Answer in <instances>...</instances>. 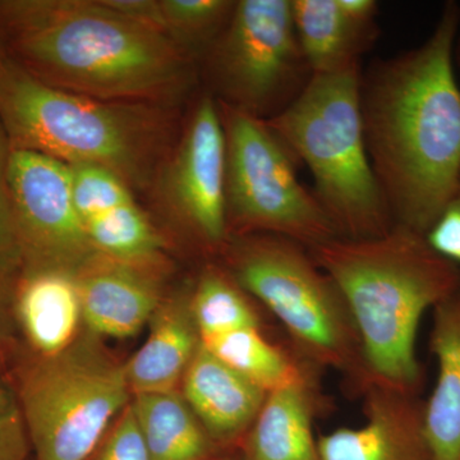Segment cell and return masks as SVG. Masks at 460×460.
<instances>
[{
  "label": "cell",
  "mask_w": 460,
  "mask_h": 460,
  "mask_svg": "<svg viewBox=\"0 0 460 460\" xmlns=\"http://www.w3.org/2000/svg\"><path fill=\"white\" fill-rule=\"evenodd\" d=\"M224 253L226 271L280 321L305 361L341 372L362 393L370 378L358 332L308 248L278 235H233Z\"/></svg>",
  "instance_id": "obj_6"
},
{
  "label": "cell",
  "mask_w": 460,
  "mask_h": 460,
  "mask_svg": "<svg viewBox=\"0 0 460 460\" xmlns=\"http://www.w3.org/2000/svg\"><path fill=\"white\" fill-rule=\"evenodd\" d=\"M166 108L66 93L9 59L0 74V122L13 150L102 166L131 189H146L163 169L172 138Z\"/></svg>",
  "instance_id": "obj_4"
},
{
  "label": "cell",
  "mask_w": 460,
  "mask_h": 460,
  "mask_svg": "<svg viewBox=\"0 0 460 460\" xmlns=\"http://www.w3.org/2000/svg\"><path fill=\"white\" fill-rule=\"evenodd\" d=\"M460 5L447 2L428 39L361 74L372 171L394 224L426 234L460 178Z\"/></svg>",
  "instance_id": "obj_1"
},
{
  "label": "cell",
  "mask_w": 460,
  "mask_h": 460,
  "mask_svg": "<svg viewBox=\"0 0 460 460\" xmlns=\"http://www.w3.org/2000/svg\"><path fill=\"white\" fill-rule=\"evenodd\" d=\"M11 141L0 122V268L17 272L21 268V251L18 246L11 190H9V165H11Z\"/></svg>",
  "instance_id": "obj_27"
},
{
  "label": "cell",
  "mask_w": 460,
  "mask_h": 460,
  "mask_svg": "<svg viewBox=\"0 0 460 460\" xmlns=\"http://www.w3.org/2000/svg\"><path fill=\"white\" fill-rule=\"evenodd\" d=\"M299 47L313 75L337 74L361 66L378 38L377 27L357 25L337 0H290Z\"/></svg>",
  "instance_id": "obj_19"
},
{
  "label": "cell",
  "mask_w": 460,
  "mask_h": 460,
  "mask_svg": "<svg viewBox=\"0 0 460 460\" xmlns=\"http://www.w3.org/2000/svg\"><path fill=\"white\" fill-rule=\"evenodd\" d=\"M104 3L133 22L168 36L162 0H104Z\"/></svg>",
  "instance_id": "obj_31"
},
{
  "label": "cell",
  "mask_w": 460,
  "mask_h": 460,
  "mask_svg": "<svg viewBox=\"0 0 460 460\" xmlns=\"http://www.w3.org/2000/svg\"><path fill=\"white\" fill-rule=\"evenodd\" d=\"M271 390L239 449L246 460H320L314 420L319 396L314 377Z\"/></svg>",
  "instance_id": "obj_17"
},
{
  "label": "cell",
  "mask_w": 460,
  "mask_h": 460,
  "mask_svg": "<svg viewBox=\"0 0 460 460\" xmlns=\"http://www.w3.org/2000/svg\"><path fill=\"white\" fill-rule=\"evenodd\" d=\"M166 33L198 65L232 16L233 0H162Z\"/></svg>",
  "instance_id": "obj_24"
},
{
  "label": "cell",
  "mask_w": 460,
  "mask_h": 460,
  "mask_svg": "<svg viewBox=\"0 0 460 460\" xmlns=\"http://www.w3.org/2000/svg\"><path fill=\"white\" fill-rule=\"evenodd\" d=\"M9 190L21 266L77 274L99 255L75 206L69 165L42 154L13 150Z\"/></svg>",
  "instance_id": "obj_10"
},
{
  "label": "cell",
  "mask_w": 460,
  "mask_h": 460,
  "mask_svg": "<svg viewBox=\"0 0 460 460\" xmlns=\"http://www.w3.org/2000/svg\"><path fill=\"white\" fill-rule=\"evenodd\" d=\"M0 372V460H26L31 445L16 389Z\"/></svg>",
  "instance_id": "obj_26"
},
{
  "label": "cell",
  "mask_w": 460,
  "mask_h": 460,
  "mask_svg": "<svg viewBox=\"0 0 460 460\" xmlns=\"http://www.w3.org/2000/svg\"><path fill=\"white\" fill-rule=\"evenodd\" d=\"M0 36L9 60L36 80L104 102L168 107L199 75L171 38L104 0H0Z\"/></svg>",
  "instance_id": "obj_2"
},
{
  "label": "cell",
  "mask_w": 460,
  "mask_h": 460,
  "mask_svg": "<svg viewBox=\"0 0 460 460\" xmlns=\"http://www.w3.org/2000/svg\"><path fill=\"white\" fill-rule=\"evenodd\" d=\"M226 166L219 104L204 91L174 145L171 162L163 169L162 192L175 217L210 250L224 251L230 237Z\"/></svg>",
  "instance_id": "obj_11"
},
{
  "label": "cell",
  "mask_w": 460,
  "mask_h": 460,
  "mask_svg": "<svg viewBox=\"0 0 460 460\" xmlns=\"http://www.w3.org/2000/svg\"><path fill=\"white\" fill-rule=\"evenodd\" d=\"M162 262L99 255L77 272L83 321L95 337H135L162 304Z\"/></svg>",
  "instance_id": "obj_13"
},
{
  "label": "cell",
  "mask_w": 460,
  "mask_h": 460,
  "mask_svg": "<svg viewBox=\"0 0 460 460\" xmlns=\"http://www.w3.org/2000/svg\"><path fill=\"white\" fill-rule=\"evenodd\" d=\"M206 349L265 392L304 377L310 368L263 337L260 328H246L201 339Z\"/></svg>",
  "instance_id": "obj_21"
},
{
  "label": "cell",
  "mask_w": 460,
  "mask_h": 460,
  "mask_svg": "<svg viewBox=\"0 0 460 460\" xmlns=\"http://www.w3.org/2000/svg\"><path fill=\"white\" fill-rule=\"evenodd\" d=\"M308 251L343 296L370 383L419 394L420 321L458 289L460 266L399 224L377 237H338Z\"/></svg>",
  "instance_id": "obj_3"
},
{
  "label": "cell",
  "mask_w": 460,
  "mask_h": 460,
  "mask_svg": "<svg viewBox=\"0 0 460 460\" xmlns=\"http://www.w3.org/2000/svg\"><path fill=\"white\" fill-rule=\"evenodd\" d=\"M181 385L184 401L220 449L243 441L268 395L202 343Z\"/></svg>",
  "instance_id": "obj_15"
},
{
  "label": "cell",
  "mask_w": 460,
  "mask_h": 460,
  "mask_svg": "<svg viewBox=\"0 0 460 460\" xmlns=\"http://www.w3.org/2000/svg\"><path fill=\"white\" fill-rule=\"evenodd\" d=\"M20 365L13 385L36 460H89L131 404L123 363L90 332L65 352Z\"/></svg>",
  "instance_id": "obj_7"
},
{
  "label": "cell",
  "mask_w": 460,
  "mask_h": 460,
  "mask_svg": "<svg viewBox=\"0 0 460 460\" xmlns=\"http://www.w3.org/2000/svg\"><path fill=\"white\" fill-rule=\"evenodd\" d=\"M454 65L456 71L460 72V31L456 36V45H454Z\"/></svg>",
  "instance_id": "obj_34"
},
{
  "label": "cell",
  "mask_w": 460,
  "mask_h": 460,
  "mask_svg": "<svg viewBox=\"0 0 460 460\" xmlns=\"http://www.w3.org/2000/svg\"><path fill=\"white\" fill-rule=\"evenodd\" d=\"M89 460H151L131 404L115 420Z\"/></svg>",
  "instance_id": "obj_28"
},
{
  "label": "cell",
  "mask_w": 460,
  "mask_h": 460,
  "mask_svg": "<svg viewBox=\"0 0 460 460\" xmlns=\"http://www.w3.org/2000/svg\"><path fill=\"white\" fill-rule=\"evenodd\" d=\"M361 66L313 75L298 98L266 120L313 175V193L339 235L377 237L394 226L366 147Z\"/></svg>",
  "instance_id": "obj_5"
},
{
  "label": "cell",
  "mask_w": 460,
  "mask_h": 460,
  "mask_svg": "<svg viewBox=\"0 0 460 460\" xmlns=\"http://www.w3.org/2000/svg\"><path fill=\"white\" fill-rule=\"evenodd\" d=\"M151 460H213L220 447L177 390L132 396Z\"/></svg>",
  "instance_id": "obj_20"
},
{
  "label": "cell",
  "mask_w": 460,
  "mask_h": 460,
  "mask_svg": "<svg viewBox=\"0 0 460 460\" xmlns=\"http://www.w3.org/2000/svg\"><path fill=\"white\" fill-rule=\"evenodd\" d=\"M8 59L9 58L7 50H5L4 42H3L2 36H0V74H2L5 65H7Z\"/></svg>",
  "instance_id": "obj_33"
},
{
  "label": "cell",
  "mask_w": 460,
  "mask_h": 460,
  "mask_svg": "<svg viewBox=\"0 0 460 460\" xmlns=\"http://www.w3.org/2000/svg\"><path fill=\"white\" fill-rule=\"evenodd\" d=\"M96 252L124 261L163 259L164 239L136 202L84 223Z\"/></svg>",
  "instance_id": "obj_23"
},
{
  "label": "cell",
  "mask_w": 460,
  "mask_h": 460,
  "mask_svg": "<svg viewBox=\"0 0 460 460\" xmlns=\"http://www.w3.org/2000/svg\"><path fill=\"white\" fill-rule=\"evenodd\" d=\"M146 341L124 365L132 396L174 392L201 345L190 293L163 299Z\"/></svg>",
  "instance_id": "obj_16"
},
{
  "label": "cell",
  "mask_w": 460,
  "mask_h": 460,
  "mask_svg": "<svg viewBox=\"0 0 460 460\" xmlns=\"http://www.w3.org/2000/svg\"><path fill=\"white\" fill-rule=\"evenodd\" d=\"M13 305L18 334L33 357L65 352L80 337L84 321L75 272L21 266Z\"/></svg>",
  "instance_id": "obj_14"
},
{
  "label": "cell",
  "mask_w": 460,
  "mask_h": 460,
  "mask_svg": "<svg viewBox=\"0 0 460 460\" xmlns=\"http://www.w3.org/2000/svg\"><path fill=\"white\" fill-rule=\"evenodd\" d=\"M17 272L0 268V372L18 361L21 339L14 317V280Z\"/></svg>",
  "instance_id": "obj_29"
},
{
  "label": "cell",
  "mask_w": 460,
  "mask_h": 460,
  "mask_svg": "<svg viewBox=\"0 0 460 460\" xmlns=\"http://www.w3.org/2000/svg\"><path fill=\"white\" fill-rule=\"evenodd\" d=\"M429 349L438 365L425 401V431L432 460H460V287L432 310Z\"/></svg>",
  "instance_id": "obj_18"
},
{
  "label": "cell",
  "mask_w": 460,
  "mask_h": 460,
  "mask_svg": "<svg viewBox=\"0 0 460 460\" xmlns=\"http://www.w3.org/2000/svg\"><path fill=\"white\" fill-rule=\"evenodd\" d=\"M219 104L269 120L313 77L299 47L290 0H238L199 65Z\"/></svg>",
  "instance_id": "obj_9"
},
{
  "label": "cell",
  "mask_w": 460,
  "mask_h": 460,
  "mask_svg": "<svg viewBox=\"0 0 460 460\" xmlns=\"http://www.w3.org/2000/svg\"><path fill=\"white\" fill-rule=\"evenodd\" d=\"M74 202L84 223L135 202L132 189L115 172L93 164L69 165Z\"/></svg>",
  "instance_id": "obj_25"
},
{
  "label": "cell",
  "mask_w": 460,
  "mask_h": 460,
  "mask_svg": "<svg viewBox=\"0 0 460 460\" xmlns=\"http://www.w3.org/2000/svg\"><path fill=\"white\" fill-rule=\"evenodd\" d=\"M219 109L230 237L278 235L308 250L341 237L313 190L299 181L296 157L268 122L226 105Z\"/></svg>",
  "instance_id": "obj_8"
},
{
  "label": "cell",
  "mask_w": 460,
  "mask_h": 460,
  "mask_svg": "<svg viewBox=\"0 0 460 460\" xmlns=\"http://www.w3.org/2000/svg\"><path fill=\"white\" fill-rule=\"evenodd\" d=\"M213 460H246L244 459L243 453H242L241 449L230 450V452H226L224 454H219L217 458Z\"/></svg>",
  "instance_id": "obj_32"
},
{
  "label": "cell",
  "mask_w": 460,
  "mask_h": 460,
  "mask_svg": "<svg viewBox=\"0 0 460 460\" xmlns=\"http://www.w3.org/2000/svg\"><path fill=\"white\" fill-rule=\"evenodd\" d=\"M362 394L365 423L321 436L320 460H432L419 394L376 383Z\"/></svg>",
  "instance_id": "obj_12"
},
{
  "label": "cell",
  "mask_w": 460,
  "mask_h": 460,
  "mask_svg": "<svg viewBox=\"0 0 460 460\" xmlns=\"http://www.w3.org/2000/svg\"><path fill=\"white\" fill-rule=\"evenodd\" d=\"M425 237L438 255L460 266V178L456 192Z\"/></svg>",
  "instance_id": "obj_30"
},
{
  "label": "cell",
  "mask_w": 460,
  "mask_h": 460,
  "mask_svg": "<svg viewBox=\"0 0 460 460\" xmlns=\"http://www.w3.org/2000/svg\"><path fill=\"white\" fill-rule=\"evenodd\" d=\"M190 307L201 339L246 328H260L247 293L226 269L208 266L190 292Z\"/></svg>",
  "instance_id": "obj_22"
}]
</instances>
